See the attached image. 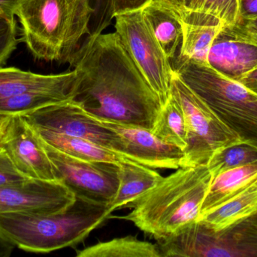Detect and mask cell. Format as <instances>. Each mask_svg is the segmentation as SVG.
I'll use <instances>...</instances> for the list:
<instances>
[{
  "label": "cell",
  "mask_w": 257,
  "mask_h": 257,
  "mask_svg": "<svg viewBox=\"0 0 257 257\" xmlns=\"http://www.w3.org/2000/svg\"><path fill=\"white\" fill-rule=\"evenodd\" d=\"M81 75L72 101L103 122L152 130L161 101L118 35L94 33L69 62Z\"/></svg>",
  "instance_id": "1"
},
{
  "label": "cell",
  "mask_w": 257,
  "mask_h": 257,
  "mask_svg": "<svg viewBox=\"0 0 257 257\" xmlns=\"http://www.w3.org/2000/svg\"><path fill=\"white\" fill-rule=\"evenodd\" d=\"M94 12L89 0H21L15 16L35 59L66 63L90 34Z\"/></svg>",
  "instance_id": "2"
},
{
  "label": "cell",
  "mask_w": 257,
  "mask_h": 257,
  "mask_svg": "<svg viewBox=\"0 0 257 257\" xmlns=\"http://www.w3.org/2000/svg\"><path fill=\"white\" fill-rule=\"evenodd\" d=\"M212 181L207 165L180 167L133 204L122 217L156 239L197 221Z\"/></svg>",
  "instance_id": "3"
},
{
  "label": "cell",
  "mask_w": 257,
  "mask_h": 257,
  "mask_svg": "<svg viewBox=\"0 0 257 257\" xmlns=\"http://www.w3.org/2000/svg\"><path fill=\"white\" fill-rule=\"evenodd\" d=\"M112 212L109 205L76 197L55 214H0V234L22 250L50 253L78 244Z\"/></svg>",
  "instance_id": "4"
},
{
  "label": "cell",
  "mask_w": 257,
  "mask_h": 257,
  "mask_svg": "<svg viewBox=\"0 0 257 257\" xmlns=\"http://www.w3.org/2000/svg\"><path fill=\"white\" fill-rule=\"evenodd\" d=\"M173 60L172 67L184 84L244 143L257 148V94L207 63Z\"/></svg>",
  "instance_id": "5"
},
{
  "label": "cell",
  "mask_w": 257,
  "mask_h": 257,
  "mask_svg": "<svg viewBox=\"0 0 257 257\" xmlns=\"http://www.w3.org/2000/svg\"><path fill=\"white\" fill-rule=\"evenodd\" d=\"M157 241L161 257L257 256V216L222 232L197 220Z\"/></svg>",
  "instance_id": "6"
},
{
  "label": "cell",
  "mask_w": 257,
  "mask_h": 257,
  "mask_svg": "<svg viewBox=\"0 0 257 257\" xmlns=\"http://www.w3.org/2000/svg\"><path fill=\"white\" fill-rule=\"evenodd\" d=\"M171 94L181 104L187 124V146L181 167L207 165L211 157L219 151L244 143L175 72Z\"/></svg>",
  "instance_id": "7"
},
{
  "label": "cell",
  "mask_w": 257,
  "mask_h": 257,
  "mask_svg": "<svg viewBox=\"0 0 257 257\" xmlns=\"http://www.w3.org/2000/svg\"><path fill=\"white\" fill-rule=\"evenodd\" d=\"M115 32L126 51L157 94L162 105L171 95L174 71L168 58L154 36L142 9L119 14L114 17Z\"/></svg>",
  "instance_id": "8"
},
{
  "label": "cell",
  "mask_w": 257,
  "mask_h": 257,
  "mask_svg": "<svg viewBox=\"0 0 257 257\" xmlns=\"http://www.w3.org/2000/svg\"><path fill=\"white\" fill-rule=\"evenodd\" d=\"M42 141L57 181H61L76 197L110 205L119 187L117 164L79 159Z\"/></svg>",
  "instance_id": "9"
},
{
  "label": "cell",
  "mask_w": 257,
  "mask_h": 257,
  "mask_svg": "<svg viewBox=\"0 0 257 257\" xmlns=\"http://www.w3.org/2000/svg\"><path fill=\"white\" fill-rule=\"evenodd\" d=\"M22 116L34 128L80 137L123 156L120 136L73 101L47 106Z\"/></svg>",
  "instance_id": "10"
},
{
  "label": "cell",
  "mask_w": 257,
  "mask_h": 257,
  "mask_svg": "<svg viewBox=\"0 0 257 257\" xmlns=\"http://www.w3.org/2000/svg\"><path fill=\"white\" fill-rule=\"evenodd\" d=\"M207 64L239 81L257 68V36L239 20L226 24L213 41Z\"/></svg>",
  "instance_id": "11"
},
{
  "label": "cell",
  "mask_w": 257,
  "mask_h": 257,
  "mask_svg": "<svg viewBox=\"0 0 257 257\" xmlns=\"http://www.w3.org/2000/svg\"><path fill=\"white\" fill-rule=\"evenodd\" d=\"M75 198L61 181L28 179L0 187V214H55L66 210Z\"/></svg>",
  "instance_id": "12"
},
{
  "label": "cell",
  "mask_w": 257,
  "mask_h": 257,
  "mask_svg": "<svg viewBox=\"0 0 257 257\" xmlns=\"http://www.w3.org/2000/svg\"><path fill=\"white\" fill-rule=\"evenodd\" d=\"M0 147L7 152L18 170L27 178L57 181L37 131L22 115L10 116L0 136Z\"/></svg>",
  "instance_id": "13"
},
{
  "label": "cell",
  "mask_w": 257,
  "mask_h": 257,
  "mask_svg": "<svg viewBox=\"0 0 257 257\" xmlns=\"http://www.w3.org/2000/svg\"><path fill=\"white\" fill-rule=\"evenodd\" d=\"M121 137L127 159L151 168L178 169L182 167L184 152L153 134L151 130L140 127L103 122Z\"/></svg>",
  "instance_id": "14"
},
{
  "label": "cell",
  "mask_w": 257,
  "mask_h": 257,
  "mask_svg": "<svg viewBox=\"0 0 257 257\" xmlns=\"http://www.w3.org/2000/svg\"><path fill=\"white\" fill-rule=\"evenodd\" d=\"M81 75L77 69L60 74L35 73L16 67H0V101L33 91L77 89Z\"/></svg>",
  "instance_id": "15"
},
{
  "label": "cell",
  "mask_w": 257,
  "mask_h": 257,
  "mask_svg": "<svg viewBox=\"0 0 257 257\" xmlns=\"http://www.w3.org/2000/svg\"><path fill=\"white\" fill-rule=\"evenodd\" d=\"M118 165L119 187L109 207L111 211L132 208L144 195L155 187L163 177L152 168L132 160L120 161Z\"/></svg>",
  "instance_id": "16"
},
{
  "label": "cell",
  "mask_w": 257,
  "mask_h": 257,
  "mask_svg": "<svg viewBox=\"0 0 257 257\" xmlns=\"http://www.w3.org/2000/svg\"><path fill=\"white\" fill-rule=\"evenodd\" d=\"M255 185H257V163L220 174L212 178L201 208L200 217Z\"/></svg>",
  "instance_id": "17"
},
{
  "label": "cell",
  "mask_w": 257,
  "mask_h": 257,
  "mask_svg": "<svg viewBox=\"0 0 257 257\" xmlns=\"http://www.w3.org/2000/svg\"><path fill=\"white\" fill-rule=\"evenodd\" d=\"M142 13L168 58L175 59L182 40V21L179 14L156 1L150 2L142 9Z\"/></svg>",
  "instance_id": "18"
},
{
  "label": "cell",
  "mask_w": 257,
  "mask_h": 257,
  "mask_svg": "<svg viewBox=\"0 0 257 257\" xmlns=\"http://www.w3.org/2000/svg\"><path fill=\"white\" fill-rule=\"evenodd\" d=\"M257 216V185L241 192L199 220L214 232H222Z\"/></svg>",
  "instance_id": "19"
},
{
  "label": "cell",
  "mask_w": 257,
  "mask_h": 257,
  "mask_svg": "<svg viewBox=\"0 0 257 257\" xmlns=\"http://www.w3.org/2000/svg\"><path fill=\"white\" fill-rule=\"evenodd\" d=\"M39 137L63 153L86 161H108L118 164L127 158L89 140L54 131L36 128Z\"/></svg>",
  "instance_id": "20"
},
{
  "label": "cell",
  "mask_w": 257,
  "mask_h": 257,
  "mask_svg": "<svg viewBox=\"0 0 257 257\" xmlns=\"http://www.w3.org/2000/svg\"><path fill=\"white\" fill-rule=\"evenodd\" d=\"M182 40L176 58L207 63L213 41L218 34L223 23L185 22L182 21Z\"/></svg>",
  "instance_id": "21"
},
{
  "label": "cell",
  "mask_w": 257,
  "mask_h": 257,
  "mask_svg": "<svg viewBox=\"0 0 257 257\" xmlns=\"http://www.w3.org/2000/svg\"><path fill=\"white\" fill-rule=\"evenodd\" d=\"M77 89H51L27 92L0 101V114L25 115L42 107L72 101Z\"/></svg>",
  "instance_id": "22"
},
{
  "label": "cell",
  "mask_w": 257,
  "mask_h": 257,
  "mask_svg": "<svg viewBox=\"0 0 257 257\" xmlns=\"http://www.w3.org/2000/svg\"><path fill=\"white\" fill-rule=\"evenodd\" d=\"M151 131L160 140L178 146L183 150L187 146L185 115L181 104L172 94L162 107Z\"/></svg>",
  "instance_id": "23"
},
{
  "label": "cell",
  "mask_w": 257,
  "mask_h": 257,
  "mask_svg": "<svg viewBox=\"0 0 257 257\" xmlns=\"http://www.w3.org/2000/svg\"><path fill=\"white\" fill-rule=\"evenodd\" d=\"M78 257H161L157 244L133 236L100 242L77 252Z\"/></svg>",
  "instance_id": "24"
},
{
  "label": "cell",
  "mask_w": 257,
  "mask_h": 257,
  "mask_svg": "<svg viewBox=\"0 0 257 257\" xmlns=\"http://www.w3.org/2000/svg\"><path fill=\"white\" fill-rule=\"evenodd\" d=\"M257 163V148L245 143L229 146L214 154L207 164L212 178L226 170Z\"/></svg>",
  "instance_id": "25"
},
{
  "label": "cell",
  "mask_w": 257,
  "mask_h": 257,
  "mask_svg": "<svg viewBox=\"0 0 257 257\" xmlns=\"http://www.w3.org/2000/svg\"><path fill=\"white\" fill-rule=\"evenodd\" d=\"M215 17L224 24H235L238 18V0H186L184 12Z\"/></svg>",
  "instance_id": "26"
},
{
  "label": "cell",
  "mask_w": 257,
  "mask_h": 257,
  "mask_svg": "<svg viewBox=\"0 0 257 257\" xmlns=\"http://www.w3.org/2000/svg\"><path fill=\"white\" fill-rule=\"evenodd\" d=\"M20 42L21 39L17 38L15 18L9 19L0 16V67L6 64Z\"/></svg>",
  "instance_id": "27"
},
{
  "label": "cell",
  "mask_w": 257,
  "mask_h": 257,
  "mask_svg": "<svg viewBox=\"0 0 257 257\" xmlns=\"http://www.w3.org/2000/svg\"><path fill=\"white\" fill-rule=\"evenodd\" d=\"M28 179L18 170L7 152L0 147V187L21 184Z\"/></svg>",
  "instance_id": "28"
},
{
  "label": "cell",
  "mask_w": 257,
  "mask_h": 257,
  "mask_svg": "<svg viewBox=\"0 0 257 257\" xmlns=\"http://www.w3.org/2000/svg\"><path fill=\"white\" fill-rule=\"evenodd\" d=\"M92 7L94 9V16H97V24L93 33H102V30L109 24L110 21L112 18L110 15V1L109 0H89Z\"/></svg>",
  "instance_id": "29"
},
{
  "label": "cell",
  "mask_w": 257,
  "mask_h": 257,
  "mask_svg": "<svg viewBox=\"0 0 257 257\" xmlns=\"http://www.w3.org/2000/svg\"><path fill=\"white\" fill-rule=\"evenodd\" d=\"M110 15L114 18L119 14L142 9L151 0H109Z\"/></svg>",
  "instance_id": "30"
},
{
  "label": "cell",
  "mask_w": 257,
  "mask_h": 257,
  "mask_svg": "<svg viewBox=\"0 0 257 257\" xmlns=\"http://www.w3.org/2000/svg\"><path fill=\"white\" fill-rule=\"evenodd\" d=\"M238 18L250 21L257 18V0H238Z\"/></svg>",
  "instance_id": "31"
},
{
  "label": "cell",
  "mask_w": 257,
  "mask_h": 257,
  "mask_svg": "<svg viewBox=\"0 0 257 257\" xmlns=\"http://www.w3.org/2000/svg\"><path fill=\"white\" fill-rule=\"evenodd\" d=\"M21 0H0V16L15 18V11Z\"/></svg>",
  "instance_id": "32"
},
{
  "label": "cell",
  "mask_w": 257,
  "mask_h": 257,
  "mask_svg": "<svg viewBox=\"0 0 257 257\" xmlns=\"http://www.w3.org/2000/svg\"><path fill=\"white\" fill-rule=\"evenodd\" d=\"M239 82L257 94V68L241 78Z\"/></svg>",
  "instance_id": "33"
},
{
  "label": "cell",
  "mask_w": 257,
  "mask_h": 257,
  "mask_svg": "<svg viewBox=\"0 0 257 257\" xmlns=\"http://www.w3.org/2000/svg\"><path fill=\"white\" fill-rule=\"evenodd\" d=\"M166 5L176 11L180 15L184 12L186 0H151Z\"/></svg>",
  "instance_id": "34"
},
{
  "label": "cell",
  "mask_w": 257,
  "mask_h": 257,
  "mask_svg": "<svg viewBox=\"0 0 257 257\" xmlns=\"http://www.w3.org/2000/svg\"><path fill=\"white\" fill-rule=\"evenodd\" d=\"M15 245L0 234V257H9L12 254Z\"/></svg>",
  "instance_id": "35"
},
{
  "label": "cell",
  "mask_w": 257,
  "mask_h": 257,
  "mask_svg": "<svg viewBox=\"0 0 257 257\" xmlns=\"http://www.w3.org/2000/svg\"><path fill=\"white\" fill-rule=\"evenodd\" d=\"M241 21V20H239ZM246 27L257 36V18L250 21H241Z\"/></svg>",
  "instance_id": "36"
},
{
  "label": "cell",
  "mask_w": 257,
  "mask_h": 257,
  "mask_svg": "<svg viewBox=\"0 0 257 257\" xmlns=\"http://www.w3.org/2000/svg\"><path fill=\"white\" fill-rule=\"evenodd\" d=\"M10 116L9 115L0 114V136L3 134L8 122H9Z\"/></svg>",
  "instance_id": "37"
}]
</instances>
